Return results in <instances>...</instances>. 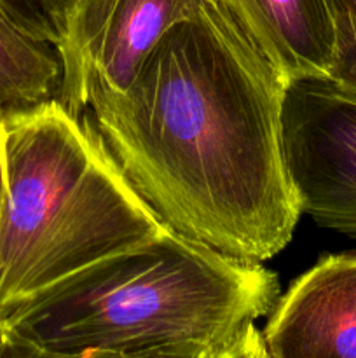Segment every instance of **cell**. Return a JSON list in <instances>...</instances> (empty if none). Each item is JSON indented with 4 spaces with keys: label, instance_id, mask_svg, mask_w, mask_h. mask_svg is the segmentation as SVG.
<instances>
[{
    "label": "cell",
    "instance_id": "obj_2",
    "mask_svg": "<svg viewBox=\"0 0 356 358\" xmlns=\"http://www.w3.org/2000/svg\"><path fill=\"white\" fill-rule=\"evenodd\" d=\"M278 297V278L260 262L168 227L13 301L0 310V325L65 355L222 352L269 315Z\"/></svg>",
    "mask_w": 356,
    "mask_h": 358
},
{
    "label": "cell",
    "instance_id": "obj_4",
    "mask_svg": "<svg viewBox=\"0 0 356 358\" xmlns=\"http://www.w3.org/2000/svg\"><path fill=\"white\" fill-rule=\"evenodd\" d=\"M281 142L300 213L356 241V91L330 77L286 83Z\"/></svg>",
    "mask_w": 356,
    "mask_h": 358
},
{
    "label": "cell",
    "instance_id": "obj_1",
    "mask_svg": "<svg viewBox=\"0 0 356 358\" xmlns=\"http://www.w3.org/2000/svg\"><path fill=\"white\" fill-rule=\"evenodd\" d=\"M285 86L209 0L161 37L124 93L91 98L87 119L170 229L262 262L300 217L283 156Z\"/></svg>",
    "mask_w": 356,
    "mask_h": 358
},
{
    "label": "cell",
    "instance_id": "obj_13",
    "mask_svg": "<svg viewBox=\"0 0 356 358\" xmlns=\"http://www.w3.org/2000/svg\"><path fill=\"white\" fill-rule=\"evenodd\" d=\"M248 358H269L267 350H265V345H264V339H262L260 329L255 331L253 339H251V345H250V355H248Z\"/></svg>",
    "mask_w": 356,
    "mask_h": 358
},
{
    "label": "cell",
    "instance_id": "obj_3",
    "mask_svg": "<svg viewBox=\"0 0 356 358\" xmlns=\"http://www.w3.org/2000/svg\"><path fill=\"white\" fill-rule=\"evenodd\" d=\"M0 310L168 229L87 117L80 121L56 98L0 107Z\"/></svg>",
    "mask_w": 356,
    "mask_h": 358
},
{
    "label": "cell",
    "instance_id": "obj_7",
    "mask_svg": "<svg viewBox=\"0 0 356 358\" xmlns=\"http://www.w3.org/2000/svg\"><path fill=\"white\" fill-rule=\"evenodd\" d=\"M285 83L330 77L337 56L328 0H216Z\"/></svg>",
    "mask_w": 356,
    "mask_h": 358
},
{
    "label": "cell",
    "instance_id": "obj_9",
    "mask_svg": "<svg viewBox=\"0 0 356 358\" xmlns=\"http://www.w3.org/2000/svg\"><path fill=\"white\" fill-rule=\"evenodd\" d=\"M79 0H0L3 13L23 31L58 45Z\"/></svg>",
    "mask_w": 356,
    "mask_h": 358
},
{
    "label": "cell",
    "instance_id": "obj_10",
    "mask_svg": "<svg viewBox=\"0 0 356 358\" xmlns=\"http://www.w3.org/2000/svg\"><path fill=\"white\" fill-rule=\"evenodd\" d=\"M334 17L337 56L330 79L356 91V0H328Z\"/></svg>",
    "mask_w": 356,
    "mask_h": 358
},
{
    "label": "cell",
    "instance_id": "obj_6",
    "mask_svg": "<svg viewBox=\"0 0 356 358\" xmlns=\"http://www.w3.org/2000/svg\"><path fill=\"white\" fill-rule=\"evenodd\" d=\"M262 339L269 358H356V254L327 255L300 275Z\"/></svg>",
    "mask_w": 356,
    "mask_h": 358
},
{
    "label": "cell",
    "instance_id": "obj_12",
    "mask_svg": "<svg viewBox=\"0 0 356 358\" xmlns=\"http://www.w3.org/2000/svg\"><path fill=\"white\" fill-rule=\"evenodd\" d=\"M3 199H6V159H3V122L0 117V219H2Z\"/></svg>",
    "mask_w": 356,
    "mask_h": 358
},
{
    "label": "cell",
    "instance_id": "obj_5",
    "mask_svg": "<svg viewBox=\"0 0 356 358\" xmlns=\"http://www.w3.org/2000/svg\"><path fill=\"white\" fill-rule=\"evenodd\" d=\"M209 0H79L61 42L56 100L80 115L98 94L124 93L173 24Z\"/></svg>",
    "mask_w": 356,
    "mask_h": 358
},
{
    "label": "cell",
    "instance_id": "obj_8",
    "mask_svg": "<svg viewBox=\"0 0 356 358\" xmlns=\"http://www.w3.org/2000/svg\"><path fill=\"white\" fill-rule=\"evenodd\" d=\"M61 59L51 42L21 30L0 7V107H28L58 96Z\"/></svg>",
    "mask_w": 356,
    "mask_h": 358
},
{
    "label": "cell",
    "instance_id": "obj_11",
    "mask_svg": "<svg viewBox=\"0 0 356 358\" xmlns=\"http://www.w3.org/2000/svg\"><path fill=\"white\" fill-rule=\"evenodd\" d=\"M0 358H232V348L222 352H198V350H181V352H159L145 355H114V353H80L65 355L42 350L38 346L23 341L10 334L0 325Z\"/></svg>",
    "mask_w": 356,
    "mask_h": 358
}]
</instances>
